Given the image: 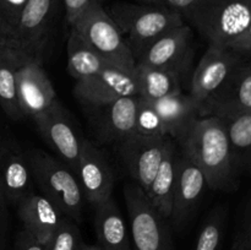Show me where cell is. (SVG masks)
I'll return each instance as SVG.
<instances>
[{
    "label": "cell",
    "mask_w": 251,
    "mask_h": 250,
    "mask_svg": "<svg viewBox=\"0 0 251 250\" xmlns=\"http://www.w3.org/2000/svg\"><path fill=\"white\" fill-rule=\"evenodd\" d=\"M26 54L0 50V105L12 120L24 118L17 98V69Z\"/></svg>",
    "instance_id": "25"
},
{
    "label": "cell",
    "mask_w": 251,
    "mask_h": 250,
    "mask_svg": "<svg viewBox=\"0 0 251 250\" xmlns=\"http://www.w3.org/2000/svg\"><path fill=\"white\" fill-rule=\"evenodd\" d=\"M56 0H28L15 26V33L25 53L43 60L50 36Z\"/></svg>",
    "instance_id": "13"
},
{
    "label": "cell",
    "mask_w": 251,
    "mask_h": 250,
    "mask_svg": "<svg viewBox=\"0 0 251 250\" xmlns=\"http://www.w3.org/2000/svg\"><path fill=\"white\" fill-rule=\"evenodd\" d=\"M244 242V250H251V203L245 212L244 218V227L240 232Z\"/></svg>",
    "instance_id": "37"
},
{
    "label": "cell",
    "mask_w": 251,
    "mask_h": 250,
    "mask_svg": "<svg viewBox=\"0 0 251 250\" xmlns=\"http://www.w3.org/2000/svg\"><path fill=\"white\" fill-rule=\"evenodd\" d=\"M81 250H102L98 244H86L83 243L82 247H81Z\"/></svg>",
    "instance_id": "39"
},
{
    "label": "cell",
    "mask_w": 251,
    "mask_h": 250,
    "mask_svg": "<svg viewBox=\"0 0 251 250\" xmlns=\"http://www.w3.org/2000/svg\"><path fill=\"white\" fill-rule=\"evenodd\" d=\"M108 66L113 65L70 31L68 39V71L75 82L95 76Z\"/></svg>",
    "instance_id": "26"
},
{
    "label": "cell",
    "mask_w": 251,
    "mask_h": 250,
    "mask_svg": "<svg viewBox=\"0 0 251 250\" xmlns=\"http://www.w3.org/2000/svg\"><path fill=\"white\" fill-rule=\"evenodd\" d=\"M28 0H0V16L15 28Z\"/></svg>",
    "instance_id": "30"
},
{
    "label": "cell",
    "mask_w": 251,
    "mask_h": 250,
    "mask_svg": "<svg viewBox=\"0 0 251 250\" xmlns=\"http://www.w3.org/2000/svg\"><path fill=\"white\" fill-rule=\"evenodd\" d=\"M229 250H244V242H243V237L240 233L237 235V238H235L234 243H233Z\"/></svg>",
    "instance_id": "38"
},
{
    "label": "cell",
    "mask_w": 251,
    "mask_h": 250,
    "mask_svg": "<svg viewBox=\"0 0 251 250\" xmlns=\"http://www.w3.org/2000/svg\"><path fill=\"white\" fill-rule=\"evenodd\" d=\"M179 153L173 141L169 142L166 154L151 181L147 190L145 191L150 202L153 207L163 216L166 220L171 218L172 201H173V191L176 179V168H178Z\"/></svg>",
    "instance_id": "22"
},
{
    "label": "cell",
    "mask_w": 251,
    "mask_h": 250,
    "mask_svg": "<svg viewBox=\"0 0 251 250\" xmlns=\"http://www.w3.org/2000/svg\"><path fill=\"white\" fill-rule=\"evenodd\" d=\"M14 250H47L46 245L39 243L28 232L22 229L15 240Z\"/></svg>",
    "instance_id": "33"
},
{
    "label": "cell",
    "mask_w": 251,
    "mask_h": 250,
    "mask_svg": "<svg viewBox=\"0 0 251 250\" xmlns=\"http://www.w3.org/2000/svg\"><path fill=\"white\" fill-rule=\"evenodd\" d=\"M17 213L24 229L46 245L65 216L41 193L32 191L17 203Z\"/></svg>",
    "instance_id": "17"
},
{
    "label": "cell",
    "mask_w": 251,
    "mask_h": 250,
    "mask_svg": "<svg viewBox=\"0 0 251 250\" xmlns=\"http://www.w3.org/2000/svg\"><path fill=\"white\" fill-rule=\"evenodd\" d=\"M251 112V56L247 55L234 69L205 115H227Z\"/></svg>",
    "instance_id": "18"
},
{
    "label": "cell",
    "mask_w": 251,
    "mask_h": 250,
    "mask_svg": "<svg viewBox=\"0 0 251 250\" xmlns=\"http://www.w3.org/2000/svg\"><path fill=\"white\" fill-rule=\"evenodd\" d=\"M136 76L115 66H108L95 76L76 81L74 95L85 105L100 108L122 97L137 96Z\"/></svg>",
    "instance_id": "11"
},
{
    "label": "cell",
    "mask_w": 251,
    "mask_h": 250,
    "mask_svg": "<svg viewBox=\"0 0 251 250\" xmlns=\"http://www.w3.org/2000/svg\"><path fill=\"white\" fill-rule=\"evenodd\" d=\"M107 11L126 39L135 60L154 39L185 24L180 14L166 5L117 2Z\"/></svg>",
    "instance_id": "3"
},
{
    "label": "cell",
    "mask_w": 251,
    "mask_h": 250,
    "mask_svg": "<svg viewBox=\"0 0 251 250\" xmlns=\"http://www.w3.org/2000/svg\"><path fill=\"white\" fill-rule=\"evenodd\" d=\"M169 129L171 139L178 140L194 120L202 117L199 103L190 93H173L152 102Z\"/></svg>",
    "instance_id": "21"
},
{
    "label": "cell",
    "mask_w": 251,
    "mask_h": 250,
    "mask_svg": "<svg viewBox=\"0 0 251 250\" xmlns=\"http://www.w3.org/2000/svg\"><path fill=\"white\" fill-rule=\"evenodd\" d=\"M201 0H164V5L180 14L185 21V17L195 9V6Z\"/></svg>",
    "instance_id": "35"
},
{
    "label": "cell",
    "mask_w": 251,
    "mask_h": 250,
    "mask_svg": "<svg viewBox=\"0 0 251 250\" xmlns=\"http://www.w3.org/2000/svg\"><path fill=\"white\" fill-rule=\"evenodd\" d=\"M176 141L184 156L203 172L208 189L232 191L238 188L240 174L233 162L229 140L221 118H198Z\"/></svg>",
    "instance_id": "1"
},
{
    "label": "cell",
    "mask_w": 251,
    "mask_h": 250,
    "mask_svg": "<svg viewBox=\"0 0 251 250\" xmlns=\"http://www.w3.org/2000/svg\"><path fill=\"white\" fill-rule=\"evenodd\" d=\"M70 31L110 65L126 71L135 70L134 54L102 4L92 5L78 15L70 24Z\"/></svg>",
    "instance_id": "4"
},
{
    "label": "cell",
    "mask_w": 251,
    "mask_h": 250,
    "mask_svg": "<svg viewBox=\"0 0 251 250\" xmlns=\"http://www.w3.org/2000/svg\"><path fill=\"white\" fill-rule=\"evenodd\" d=\"M95 229L102 250H132L126 222L113 198L95 205Z\"/></svg>",
    "instance_id": "20"
},
{
    "label": "cell",
    "mask_w": 251,
    "mask_h": 250,
    "mask_svg": "<svg viewBox=\"0 0 251 250\" xmlns=\"http://www.w3.org/2000/svg\"><path fill=\"white\" fill-rule=\"evenodd\" d=\"M228 48L234 49V50L239 51V53L244 54V55L251 56V24L240 36H238L228 46Z\"/></svg>",
    "instance_id": "36"
},
{
    "label": "cell",
    "mask_w": 251,
    "mask_h": 250,
    "mask_svg": "<svg viewBox=\"0 0 251 250\" xmlns=\"http://www.w3.org/2000/svg\"><path fill=\"white\" fill-rule=\"evenodd\" d=\"M229 140L238 173L251 175V112L220 115Z\"/></svg>",
    "instance_id": "23"
},
{
    "label": "cell",
    "mask_w": 251,
    "mask_h": 250,
    "mask_svg": "<svg viewBox=\"0 0 251 250\" xmlns=\"http://www.w3.org/2000/svg\"><path fill=\"white\" fill-rule=\"evenodd\" d=\"M83 195L93 206L112 198L114 175L104 153L85 139L80 159L75 169Z\"/></svg>",
    "instance_id": "14"
},
{
    "label": "cell",
    "mask_w": 251,
    "mask_h": 250,
    "mask_svg": "<svg viewBox=\"0 0 251 250\" xmlns=\"http://www.w3.org/2000/svg\"><path fill=\"white\" fill-rule=\"evenodd\" d=\"M139 96L122 97L100 109L97 120L98 136L105 142L120 144L135 134Z\"/></svg>",
    "instance_id": "19"
},
{
    "label": "cell",
    "mask_w": 251,
    "mask_h": 250,
    "mask_svg": "<svg viewBox=\"0 0 251 250\" xmlns=\"http://www.w3.org/2000/svg\"><path fill=\"white\" fill-rule=\"evenodd\" d=\"M7 230H9V215H7V201L0 190V250L6 249Z\"/></svg>",
    "instance_id": "34"
},
{
    "label": "cell",
    "mask_w": 251,
    "mask_h": 250,
    "mask_svg": "<svg viewBox=\"0 0 251 250\" xmlns=\"http://www.w3.org/2000/svg\"><path fill=\"white\" fill-rule=\"evenodd\" d=\"M82 244L77 223L65 217L48 240L46 248L47 250H81Z\"/></svg>",
    "instance_id": "29"
},
{
    "label": "cell",
    "mask_w": 251,
    "mask_h": 250,
    "mask_svg": "<svg viewBox=\"0 0 251 250\" xmlns=\"http://www.w3.org/2000/svg\"><path fill=\"white\" fill-rule=\"evenodd\" d=\"M141 1L146 2V4H153V5H164V0H141Z\"/></svg>",
    "instance_id": "40"
},
{
    "label": "cell",
    "mask_w": 251,
    "mask_h": 250,
    "mask_svg": "<svg viewBox=\"0 0 251 250\" xmlns=\"http://www.w3.org/2000/svg\"><path fill=\"white\" fill-rule=\"evenodd\" d=\"M0 50H12L26 54L17 39L15 29L1 16H0Z\"/></svg>",
    "instance_id": "31"
},
{
    "label": "cell",
    "mask_w": 251,
    "mask_h": 250,
    "mask_svg": "<svg viewBox=\"0 0 251 250\" xmlns=\"http://www.w3.org/2000/svg\"><path fill=\"white\" fill-rule=\"evenodd\" d=\"M226 213L222 208L212 211L199 232L194 250H221L225 234Z\"/></svg>",
    "instance_id": "28"
},
{
    "label": "cell",
    "mask_w": 251,
    "mask_h": 250,
    "mask_svg": "<svg viewBox=\"0 0 251 250\" xmlns=\"http://www.w3.org/2000/svg\"><path fill=\"white\" fill-rule=\"evenodd\" d=\"M207 188L203 172L190 158L179 154L169 218L176 227L181 228L189 222Z\"/></svg>",
    "instance_id": "15"
},
{
    "label": "cell",
    "mask_w": 251,
    "mask_h": 250,
    "mask_svg": "<svg viewBox=\"0 0 251 250\" xmlns=\"http://www.w3.org/2000/svg\"><path fill=\"white\" fill-rule=\"evenodd\" d=\"M34 123L46 142L75 172L85 137L81 136L70 113L58 100L48 112L34 119Z\"/></svg>",
    "instance_id": "9"
},
{
    "label": "cell",
    "mask_w": 251,
    "mask_h": 250,
    "mask_svg": "<svg viewBox=\"0 0 251 250\" xmlns=\"http://www.w3.org/2000/svg\"><path fill=\"white\" fill-rule=\"evenodd\" d=\"M185 21L208 44L228 47L251 24V0H201Z\"/></svg>",
    "instance_id": "5"
},
{
    "label": "cell",
    "mask_w": 251,
    "mask_h": 250,
    "mask_svg": "<svg viewBox=\"0 0 251 250\" xmlns=\"http://www.w3.org/2000/svg\"><path fill=\"white\" fill-rule=\"evenodd\" d=\"M135 76L137 81L140 98L154 102L173 93L181 92V78L184 74L166 69L150 68V66H135Z\"/></svg>",
    "instance_id": "24"
},
{
    "label": "cell",
    "mask_w": 251,
    "mask_h": 250,
    "mask_svg": "<svg viewBox=\"0 0 251 250\" xmlns=\"http://www.w3.org/2000/svg\"><path fill=\"white\" fill-rule=\"evenodd\" d=\"M124 199L132 250H176L168 220L153 207L136 183L125 185Z\"/></svg>",
    "instance_id": "6"
},
{
    "label": "cell",
    "mask_w": 251,
    "mask_h": 250,
    "mask_svg": "<svg viewBox=\"0 0 251 250\" xmlns=\"http://www.w3.org/2000/svg\"><path fill=\"white\" fill-rule=\"evenodd\" d=\"M135 134L147 137H167L171 139L169 129L159 113L150 100L139 97L136 113Z\"/></svg>",
    "instance_id": "27"
},
{
    "label": "cell",
    "mask_w": 251,
    "mask_h": 250,
    "mask_svg": "<svg viewBox=\"0 0 251 250\" xmlns=\"http://www.w3.org/2000/svg\"><path fill=\"white\" fill-rule=\"evenodd\" d=\"M27 154L11 139H0V190L9 203L17 205L33 190Z\"/></svg>",
    "instance_id": "16"
},
{
    "label": "cell",
    "mask_w": 251,
    "mask_h": 250,
    "mask_svg": "<svg viewBox=\"0 0 251 250\" xmlns=\"http://www.w3.org/2000/svg\"><path fill=\"white\" fill-rule=\"evenodd\" d=\"M33 181L42 195L50 200L65 217L82 221L85 195L75 172L42 150L27 152Z\"/></svg>",
    "instance_id": "2"
},
{
    "label": "cell",
    "mask_w": 251,
    "mask_h": 250,
    "mask_svg": "<svg viewBox=\"0 0 251 250\" xmlns=\"http://www.w3.org/2000/svg\"><path fill=\"white\" fill-rule=\"evenodd\" d=\"M191 43L193 29L188 24L174 27L149 44L136 58V64L186 75L193 54Z\"/></svg>",
    "instance_id": "10"
},
{
    "label": "cell",
    "mask_w": 251,
    "mask_h": 250,
    "mask_svg": "<svg viewBox=\"0 0 251 250\" xmlns=\"http://www.w3.org/2000/svg\"><path fill=\"white\" fill-rule=\"evenodd\" d=\"M41 59L26 55L17 69V98L24 117L37 119L56 102V92Z\"/></svg>",
    "instance_id": "8"
},
{
    "label": "cell",
    "mask_w": 251,
    "mask_h": 250,
    "mask_svg": "<svg viewBox=\"0 0 251 250\" xmlns=\"http://www.w3.org/2000/svg\"><path fill=\"white\" fill-rule=\"evenodd\" d=\"M96 4H102V0H64L66 19L69 24H71L86 9Z\"/></svg>",
    "instance_id": "32"
},
{
    "label": "cell",
    "mask_w": 251,
    "mask_h": 250,
    "mask_svg": "<svg viewBox=\"0 0 251 250\" xmlns=\"http://www.w3.org/2000/svg\"><path fill=\"white\" fill-rule=\"evenodd\" d=\"M245 56L228 47L208 44L207 50L194 71L190 85V95L200 105L202 117H205L211 100L220 92Z\"/></svg>",
    "instance_id": "7"
},
{
    "label": "cell",
    "mask_w": 251,
    "mask_h": 250,
    "mask_svg": "<svg viewBox=\"0 0 251 250\" xmlns=\"http://www.w3.org/2000/svg\"><path fill=\"white\" fill-rule=\"evenodd\" d=\"M171 141L167 137H147L134 134L118 144L127 172L134 179V183L144 191L153 180Z\"/></svg>",
    "instance_id": "12"
}]
</instances>
